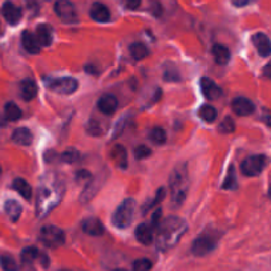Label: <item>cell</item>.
I'll return each instance as SVG.
<instances>
[{
  "mask_svg": "<svg viewBox=\"0 0 271 271\" xmlns=\"http://www.w3.org/2000/svg\"><path fill=\"white\" fill-rule=\"evenodd\" d=\"M113 271H126V270H124V268H117V270H113Z\"/></svg>",
  "mask_w": 271,
  "mask_h": 271,
  "instance_id": "50",
  "label": "cell"
},
{
  "mask_svg": "<svg viewBox=\"0 0 271 271\" xmlns=\"http://www.w3.org/2000/svg\"><path fill=\"white\" fill-rule=\"evenodd\" d=\"M198 116L204 121H206V123H213L217 119V116H218V113H217V109H215L214 106L202 105L198 110Z\"/></svg>",
  "mask_w": 271,
  "mask_h": 271,
  "instance_id": "27",
  "label": "cell"
},
{
  "mask_svg": "<svg viewBox=\"0 0 271 271\" xmlns=\"http://www.w3.org/2000/svg\"><path fill=\"white\" fill-rule=\"evenodd\" d=\"M267 164V159L263 154L250 155L247 159L243 160L241 164V170L246 177H257L261 174Z\"/></svg>",
  "mask_w": 271,
  "mask_h": 271,
  "instance_id": "7",
  "label": "cell"
},
{
  "mask_svg": "<svg viewBox=\"0 0 271 271\" xmlns=\"http://www.w3.org/2000/svg\"><path fill=\"white\" fill-rule=\"evenodd\" d=\"M65 194L64 179L56 173L50 172L41 177L37 188L36 215L37 218H44L53 209L63 201Z\"/></svg>",
  "mask_w": 271,
  "mask_h": 271,
  "instance_id": "1",
  "label": "cell"
},
{
  "mask_svg": "<svg viewBox=\"0 0 271 271\" xmlns=\"http://www.w3.org/2000/svg\"><path fill=\"white\" fill-rule=\"evenodd\" d=\"M149 11L152 13L153 16L160 17L162 15V6L159 0H150L149 3Z\"/></svg>",
  "mask_w": 271,
  "mask_h": 271,
  "instance_id": "41",
  "label": "cell"
},
{
  "mask_svg": "<svg viewBox=\"0 0 271 271\" xmlns=\"http://www.w3.org/2000/svg\"><path fill=\"white\" fill-rule=\"evenodd\" d=\"M86 132L89 133L91 136L99 137V136L103 133V128H101L99 121H96V120H91L89 123L86 124Z\"/></svg>",
  "mask_w": 271,
  "mask_h": 271,
  "instance_id": "37",
  "label": "cell"
},
{
  "mask_svg": "<svg viewBox=\"0 0 271 271\" xmlns=\"http://www.w3.org/2000/svg\"><path fill=\"white\" fill-rule=\"evenodd\" d=\"M40 241L46 247L57 249L65 243V233L57 226H44L40 230Z\"/></svg>",
  "mask_w": 271,
  "mask_h": 271,
  "instance_id": "6",
  "label": "cell"
},
{
  "mask_svg": "<svg viewBox=\"0 0 271 271\" xmlns=\"http://www.w3.org/2000/svg\"><path fill=\"white\" fill-rule=\"evenodd\" d=\"M117 106H119V101L113 95H104L101 99L99 100L97 103V108L103 115L105 116H110L113 113L117 110Z\"/></svg>",
  "mask_w": 271,
  "mask_h": 271,
  "instance_id": "15",
  "label": "cell"
},
{
  "mask_svg": "<svg viewBox=\"0 0 271 271\" xmlns=\"http://www.w3.org/2000/svg\"><path fill=\"white\" fill-rule=\"evenodd\" d=\"M40 252L37 250L35 246H30V247H26L21 252V255H20V258L23 261V263H32L33 261H36L37 258L40 257Z\"/></svg>",
  "mask_w": 271,
  "mask_h": 271,
  "instance_id": "30",
  "label": "cell"
},
{
  "mask_svg": "<svg viewBox=\"0 0 271 271\" xmlns=\"http://www.w3.org/2000/svg\"><path fill=\"white\" fill-rule=\"evenodd\" d=\"M268 197H270V199H271V186H270V189H268Z\"/></svg>",
  "mask_w": 271,
  "mask_h": 271,
  "instance_id": "49",
  "label": "cell"
},
{
  "mask_svg": "<svg viewBox=\"0 0 271 271\" xmlns=\"http://www.w3.org/2000/svg\"><path fill=\"white\" fill-rule=\"evenodd\" d=\"M261 119H262V121L266 124V125L271 126V110L270 109H263Z\"/></svg>",
  "mask_w": 271,
  "mask_h": 271,
  "instance_id": "46",
  "label": "cell"
},
{
  "mask_svg": "<svg viewBox=\"0 0 271 271\" xmlns=\"http://www.w3.org/2000/svg\"><path fill=\"white\" fill-rule=\"evenodd\" d=\"M150 154H152V150H150V148L146 145H140L134 149V157L137 160L148 159Z\"/></svg>",
  "mask_w": 271,
  "mask_h": 271,
  "instance_id": "39",
  "label": "cell"
},
{
  "mask_svg": "<svg viewBox=\"0 0 271 271\" xmlns=\"http://www.w3.org/2000/svg\"><path fill=\"white\" fill-rule=\"evenodd\" d=\"M219 130H221L222 133H233L235 130V124H234V120L232 119V117H225L223 119V121L221 123V125H219Z\"/></svg>",
  "mask_w": 271,
  "mask_h": 271,
  "instance_id": "38",
  "label": "cell"
},
{
  "mask_svg": "<svg viewBox=\"0 0 271 271\" xmlns=\"http://www.w3.org/2000/svg\"><path fill=\"white\" fill-rule=\"evenodd\" d=\"M188 232V223L179 217H168L157 228L155 246L160 252H166L174 247Z\"/></svg>",
  "mask_w": 271,
  "mask_h": 271,
  "instance_id": "2",
  "label": "cell"
},
{
  "mask_svg": "<svg viewBox=\"0 0 271 271\" xmlns=\"http://www.w3.org/2000/svg\"><path fill=\"white\" fill-rule=\"evenodd\" d=\"M0 266L4 271H19L16 261L10 255H2L0 257Z\"/></svg>",
  "mask_w": 271,
  "mask_h": 271,
  "instance_id": "32",
  "label": "cell"
},
{
  "mask_svg": "<svg viewBox=\"0 0 271 271\" xmlns=\"http://www.w3.org/2000/svg\"><path fill=\"white\" fill-rule=\"evenodd\" d=\"M165 195H166L165 188H160L159 190H157V193H155L154 198H153L152 201L149 202L148 205L144 206V213L149 212V210H152V209L155 208V206L159 205V204H161L162 199L165 198Z\"/></svg>",
  "mask_w": 271,
  "mask_h": 271,
  "instance_id": "33",
  "label": "cell"
},
{
  "mask_svg": "<svg viewBox=\"0 0 271 271\" xmlns=\"http://www.w3.org/2000/svg\"><path fill=\"white\" fill-rule=\"evenodd\" d=\"M169 189L173 205H182L189 192V175L185 164H179L172 170L169 178Z\"/></svg>",
  "mask_w": 271,
  "mask_h": 271,
  "instance_id": "3",
  "label": "cell"
},
{
  "mask_svg": "<svg viewBox=\"0 0 271 271\" xmlns=\"http://www.w3.org/2000/svg\"><path fill=\"white\" fill-rule=\"evenodd\" d=\"M134 210H136V202L132 198L124 199L117 209L115 210L113 214L112 222L113 225L116 226L117 229H126L128 226L132 223L133 217H134Z\"/></svg>",
  "mask_w": 271,
  "mask_h": 271,
  "instance_id": "4",
  "label": "cell"
},
{
  "mask_svg": "<svg viewBox=\"0 0 271 271\" xmlns=\"http://www.w3.org/2000/svg\"><path fill=\"white\" fill-rule=\"evenodd\" d=\"M4 210H6V214L10 217L11 221H19L20 215H21V205L19 202H16L15 199H8L4 204Z\"/></svg>",
  "mask_w": 271,
  "mask_h": 271,
  "instance_id": "24",
  "label": "cell"
},
{
  "mask_svg": "<svg viewBox=\"0 0 271 271\" xmlns=\"http://www.w3.org/2000/svg\"><path fill=\"white\" fill-rule=\"evenodd\" d=\"M4 116L8 121H17L21 117V109L15 103H7L4 106Z\"/></svg>",
  "mask_w": 271,
  "mask_h": 271,
  "instance_id": "26",
  "label": "cell"
},
{
  "mask_svg": "<svg viewBox=\"0 0 271 271\" xmlns=\"http://www.w3.org/2000/svg\"><path fill=\"white\" fill-rule=\"evenodd\" d=\"M153 267L152 261H149L146 258H141L137 259V261L133 263L132 271H150Z\"/></svg>",
  "mask_w": 271,
  "mask_h": 271,
  "instance_id": "36",
  "label": "cell"
},
{
  "mask_svg": "<svg viewBox=\"0 0 271 271\" xmlns=\"http://www.w3.org/2000/svg\"><path fill=\"white\" fill-rule=\"evenodd\" d=\"M55 13L64 23L72 24L77 21L76 7L70 0H57L55 3Z\"/></svg>",
  "mask_w": 271,
  "mask_h": 271,
  "instance_id": "9",
  "label": "cell"
},
{
  "mask_svg": "<svg viewBox=\"0 0 271 271\" xmlns=\"http://www.w3.org/2000/svg\"><path fill=\"white\" fill-rule=\"evenodd\" d=\"M81 229H83V232L88 235H92V237H100V235H103L105 233V228L101 223L99 218H85L81 223Z\"/></svg>",
  "mask_w": 271,
  "mask_h": 271,
  "instance_id": "13",
  "label": "cell"
},
{
  "mask_svg": "<svg viewBox=\"0 0 271 271\" xmlns=\"http://www.w3.org/2000/svg\"><path fill=\"white\" fill-rule=\"evenodd\" d=\"M164 80L169 81V83H175V81L181 80V76H179L178 71L175 70L174 66L169 65L165 70V72H164Z\"/></svg>",
  "mask_w": 271,
  "mask_h": 271,
  "instance_id": "35",
  "label": "cell"
},
{
  "mask_svg": "<svg viewBox=\"0 0 271 271\" xmlns=\"http://www.w3.org/2000/svg\"><path fill=\"white\" fill-rule=\"evenodd\" d=\"M89 15L97 23H106L110 20V11L109 8L103 3H93L91 7Z\"/></svg>",
  "mask_w": 271,
  "mask_h": 271,
  "instance_id": "16",
  "label": "cell"
},
{
  "mask_svg": "<svg viewBox=\"0 0 271 271\" xmlns=\"http://www.w3.org/2000/svg\"><path fill=\"white\" fill-rule=\"evenodd\" d=\"M149 137H150V140H152L154 144H157V145H162V144H165L166 142V132L162 129V128H159V126H155V128H153V129L150 130Z\"/></svg>",
  "mask_w": 271,
  "mask_h": 271,
  "instance_id": "31",
  "label": "cell"
},
{
  "mask_svg": "<svg viewBox=\"0 0 271 271\" xmlns=\"http://www.w3.org/2000/svg\"><path fill=\"white\" fill-rule=\"evenodd\" d=\"M63 271H68V270H63Z\"/></svg>",
  "mask_w": 271,
  "mask_h": 271,
  "instance_id": "52",
  "label": "cell"
},
{
  "mask_svg": "<svg viewBox=\"0 0 271 271\" xmlns=\"http://www.w3.org/2000/svg\"><path fill=\"white\" fill-rule=\"evenodd\" d=\"M20 95L26 101H31L37 95V84L31 79H26L20 83Z\"/></svg>",
  "mask_w": 271,
  "mask_h": 271,
  "instance_id": "19",
  "label": "cell"
},
{
  "mask_svg": "<svg viewBox=\"0 0 271 271\" xmlns=\"http://www.w3.org/2000/svg\"><path fill=\"white\" fill-rule=\"evenodd\" d=\"M80 153L77 152L76 149H68L66 152H64L63 154L60 155V160L66 164H73V162L79 161Z\"/></svg>",
  "mask_w": 271,
  "mask_h": 271,
  "instance_id": "34",
  "label": "cell"
},
{
  "mask_svg": "<svg viewBox=\"0 0 271 271\" xmlns=\"http://www.w3.org/2000/svg\"><path fill=\"white\" fill-rule=\"evenodd\" d=\"M213 57H214L215 63L218 65H226L230 61V51L226 46L222 44H215L212 48Z\"/></svg>",
  "mask_w": 271,
  "mask_h": 271,
  "instance_id": "20",
  "label": "cell"
},
{
  "mask_svg": "<svg viewBox=\"0 0 271 271\" xmlns=\"http://www.w3.org/2000/svg\"><path fill=\"white\" fill-rule=\"evenodd\" d=\"M125 125H126V119H125V117H123V119H120L119 121L116 123V125H115V128H113L112 139H117V137H120V136H121V133L124 132V129H125Z\"/></svg>",
  "mask_w": 271,
  "mask_h": 271,
  "instance_id": "40",
  "label": "cell"
},
{
  "mask_svg": "<svg viewBox=\"0 0 271 271\" xmlns=\"http://www.w3.org/2000/svg\"><path fill=\"white\" fill-rule=\"evenodd\" d=\"M201 89L204 96L209 100H217L222 95L221 88L209 77H202L201 79Z\"/></svg>",
  "mask_w": 271,
  "mask_h": 271,
  "instance_id": "14",
  "label": "cell"
},
{
  "mask_svg": "<svg viewBox=\"0 0 271 271\" xmlns=\"http://www.w3.org/2000/svg\"><path fill=\"white\" fill-rule=\"evenodd\" d=\"M128 10H137L141 6V0H123Z\"/></svg>",
  "mask_w": 271,
  "mask_h": 271,
  "instance_id": "44",
  "label": "cell"
},
{
  "mask_svg": "<svg viewBox=\"0 0 271 271\" xmlns=\"http://www.w3.org/2000/svg\"><path fill=\"white\" fill-rule=\"evenodd\" d=\"M130 55H132L133 59L136 61H140V60H144L146 56H148V48H146L145 44L142 43H134L130 46L129 48Z\"/></svg>",
  "mask_w": 271,
  "mask_h": 271,
  "instance_id": "28",
  "label": "cell"
},
{
  "mask_svg": "<svg viewBox=\"0 0 271 271\" xmlns=\"http://www.w3.org/2000/svg\"><path fill=\"white\" fill-rule=\"evenodd\" d=\"M48 88L53 92L60 93V95H72L79 88V83L76 79L72 77H59V79H51L47 83Z\"/></svg>",
  "mask_w": 271,
  "mask_h": 271,
  "instance_id": "8",
  "label": "cell"
},
{
  "mask_svg": "<svg viewBox=\"0 0 271 271\" xmlns=\"http://www.w3.org/2000/svg\"><path fill=\"white\" fill-rule=\"evenodd\" d=\"M12 186L24 199L30 201V199L32 198V188H31V185L26 181V179L16 178L13 181Z\"/></svg>",
  "mask_w": 271,
  "mask_h": 271,
  "instance_id": "25",
  "label": "cell"
},
{
  "mask_svg": "<svg viewBox=\"0 0 271 271\" xmlns=\"http://www.w3.org/2000/svg\"><path fill=\"white\" fill-rule=\"evenodd\" d=\"M21 44H23L24 50L28 53H32V55H36L40 52V44L37 41L36 36L33 35L30 31H24L21 33Z\"/></svg>",
  "mask_w": 271,
  "mask_h": 271,
  "instance_id": "18",
  "label": "cell"
},
{
  "mask_svg": "<svg viewBox=\"0 0 271 271\" xmlns=\"http://www.w3.org/2000/svg\"><path fill=\"white\" fill-rule=\"evenodd\" d=\"M252 41L254 47L258 51L259 56L261 57H268L271 55V40L268 39L267 35L265 33L258 32L255 33L252 37Z\"/></svg>",
  "mask_w": 271,
  "mask_h": 271,
  "instance_id": "12",
  "label": "cell"
},
{
  "mask_svg": "<svg viewBox=\"0 0 271 271\" xmlns=\"http://www.w3.org/2000/svg\"><path fill=\"white\" fill-rule=\"evenodd\" d=\"M232 109L238 116H250L255 110V105L252 100L246 99V97H237L233 100Z\"/></svg>",
  "mask_w": 271,
  "mask_h": 271,
  "instance_id": "11",
  "label": "cell"
},
{
  "mask_svg": "<svg viewBox=\"0 0 271 271\" xmlns=\"http://www.w3.org/2000/svg\"><path fill=\"white\" fill-rule=\"evenodd\" d=\"M110 155H112V160L115 161V164L120 169L128 168V153H126V149L123 145L115 146L112 149V152H110Z\"/></svg>",
  "mask_w": 271,
  "mask_h": 271,
  "instance_id": "23",
  "label": "cell"
},
{
  "mask_svg": "<svg viewBox=\"0 0 271 271\" xmlns=\"http://www.w3.org/2000/svg\"><path fill=\"white\" fill-rule=\"evenodd\" d=\"M12 141L15 144L23 146H30L33 141L32 132L27 128H17L15 132L12 133Z\"/></svg>",
  "mask_w": 271,
  "mask_h": 271,
  "instance_id": "22",
  "label": "cell"
},
{
  "mask_svg": "<svg viewBox=\"0 0 271 271\" xmlns=\"http://www.w3.org/2000/svg\"><path fill=\"white\" fill-rule=\"evenodd\" d=\"M217 243H218V237L214 233L206 232L193 241L192 253L195 257H205L217 247Z\"/></svg>",
  "mask_w": 271,
  "mask_h": 271,
  "instance_id": "5",
  "label": "cell"
},
{
  "mask_svg": "<svg viewBox=\"0 0 271 271\" xmlns=\"http://www.w3.org/2000/svg\"><path fill=\"white\" fill-rule=\"evenodd\" d=\"M76 179L79 182H89L92 181V175L88 170H80L76 174Z\"/></svg>",
  "mask_w": 271,
  "mask_h": 271,
  "instance_id": "42",
  "label": "cell"
},
{
  "mask_svg": "<svg viewBox=\"0 0 271 271\" xmlns=\"http://www.w3.org/2000/svg\"><path fill=\"white\" fill-rule=\"evenodd\" d=\"M36 39L41 47H50L53 43V28L50 24H40L36 28Z\"/></svg>",
  "mask_w": 271,
  "mask_h": 271,
  "instance_id": "17",
  "label": "cell"
},
{
  "mask_svg": "<svg viewBox=\"0 0 271 271\" xmlns=\"http://www.w3.org/2000/svg\"><path fill=\"white\" fill-rule=\"evenodd\" d=\"M161 209H157V210H154V214H153L152 217V228L155 229V228H159V225L161 223Z\"/></svg>",
  "mask_w": 271,
  "mask_h": 271,
  "instance_id": "43",
  "label": "cell"
},
{
  "mask_svg": "<svg viewBox=\"0 0 271 271\" xmlns=\"http://www.w3.org/2000/svg\"><path fill=\"white\" fill-rule=\"evenodd\" d=\"M85 70H86V72H88V73H95V75H97V73H99V72H97L96 68H95V66H88V65H86Z\"/></svg>",
  "mask_w": 271,
  "mask_h": 271,
  "instance_id": "48",
  "label": "cell"
},
{
  "mask_svg": "<svg viewBox=\"0 0 271 271\" xmlns=\"http://www.w3.org/2000/svg\"><path fill=\"white\" fill-rule=\"evenodd\" d=\"M255 0H232V4L234 7H238V8H242V7H247L250 4L254 3Z\"/></svg>",
  "mask_w": 271,
  "mask_h": 271,
  "instance_id": "45",
  "label": "cell"
},
{
  "mask_svg": "<svg viewBox=\"0 0 271 271\" xmlns=\"http://www.w3.org/2000/svg\"><path fill=\"white\" fill-rule=\"evenodd\" d=\"M136 238L142 245H150L153 242V228L152 226L146 225V223H141L136 229Z\"/></svg>",
  "mask_w": 271,
  "mask_h": 271,
  "instance_id": "21",
  "label": "cell"
},
{
  "mask_svg": "<svg viewBox=\"0 0 271 271\" xmlns=\"http://www.w3.org/2000/svg\"><path fill=\"white\" fill-rule=\"evenodd\" d=\"M0 175H2V168H0Z\"/></svg>",
  "mask_w": 271,
  "mask_h": 271,
  "instance_id": "51",
  "label": "cell"
},
{
  "mask_svg": "<svg viewBox=\"0 0 271 271\" xmlns=\"http://www.w3.org/2000/svg\"><path fill=\"white\" fill-rule=\"evenodd\" d=\"M2 13H3L4 19L7 20V23L11 24V26H16L20 20H21V16H23L21 10H20L16 4L10 2V0H7V2L3 3V6H2Z\"/></svg>",
  "mask_w": 271,
  "mask_h": 271,
  "instance_id": "10",
  "label": "cell"
},
{
  "mask_svg": "<svg viewBox=\"0 0 271 271\" xmlns=\"http://www.w3.org/2000/svg\"><path fill=\"white\" fill-rule=\"evenodd\" d=\"M263 76L267 77V79H271V61L263 68Z\"/></svg>",
  "mask_w": 271,
  "mask_h": 271,
  "instance_id": "47",
  "label": "cell"
},
{
  "mask_svg": "<svg viewBox=\"0 0 271 271\" xmlns=\"http://www.w3.org/2000/svg\"><path fill=\"white\" fill-rule=\"evenodd\" d=\"M238 186V182H237V174H235V169L234 166H230L229 168L228 175H226L225 181L222 184V189L225 190H235Z\"/></svg>",
  "mask_w": 271,
  "mask_h": 271,
  "instance_id": "29",
  "label": "cell"
}]
</instances>
